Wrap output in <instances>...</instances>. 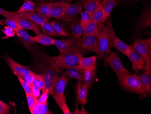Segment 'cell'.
<instances>
[{"label": "cell", "instance_id": "8992f818", "mask_svg": "<svg viewBox=\"0 0 151 114\" xmlns=\"http://www.w3.org/2000/svg\"><path fill=\"white\" fill-rule=\"evenodd\" d=\"M133 47L145 59V69H151V38L138 39L134 42Z\"/></svg>", "mask_w": 151, "mask_h": 114}, {"label": "cell", "instance_id": "ffe728a7", "mask_svg": "<svg viewBox=\"0 0 151 114\" xmlns=\"http://www.w3.org/2000/svg\"><path fill=\"white\" fill-rule=\"evenodd\" d=\"M16 33L25 48L28 51H31L32 45L35 43L32 40L31 36L22 28L16 31Z\"/></svg>", "mask_w": 151, "mask_h": 114}, {"label": "cell", "instance_id": "7402d4cb", "mask_svg": "<svg viewBox=\"0 0 151 114\" xmlns=\"http://www.w3.org/2000/svg\"><path fill=\"white\" fill-rule=\"evenodd\" d=\"M51 23L54 30L59 36H71V33L68 30V23L56 21H52Z\"/></svg>", "mask_w": 151, "mask_h": 114}, {"label": "cell", "instance_id": "9c48e42d", "mask_svg": "<svg viewBox=\"0 0 151 114\" xmlns=\"http://www.w3.org/2000/svg\"><path fill=\"white\" fill-rule=\"evenodd\" d=\"M53 45L55 46L60 53L69 51L73 48H79L81 46V38L77 39L72 36L66 40L54 39Z\"/></svg>", "mask_w": 151, "mask_h": 114}, {"label": "cell", "instance_id": "603a6c76", "mask_svg": "<svg viewBox=\"0 0 151 114\" xmlns=\"http://www.w3.org/2000/svg\"><path fill=\"white\" fill-rule=\"evenodd\" d=\"M68 27L73 37L77 39L81 38L82 34L83 33L84 30L81 24L80 19L78 17L68 23Z\"/></svg>", "mask_w": 151, "mask_h": 114}, {"label": "cell", "instance_id": "ba28073f", "mask_svg": "<svg viewBox=\"0 0 151 114\" xmlns=\"http://www.w3.org/2000/svg\"><path fill=\"white\" fill-rule=\"evenodd\" d=\"M81 10L82 4L80 1L69 3V5L63 15L58 20L61 22L69 23L78 17Z\"/></svg>", "mask_w": 151, "mask_h": 114}, {"label": "cell", "instance_id": "b9f144b4", "mask_svg": "<svg viewBox=\"0 0 151 114\" xmlns=\"http://www.w3.org/2000/svg\"><path fill=\"white\" fill-rule=\"evenodd\" d=\"M2 31L4 34L8 37H14L16 34V32L8 26H5L4 29L2 30Z\"/></svg>", "mask_w": 151, "mask_h": 114}, {"label": "cell", "instance_id": "681fc988", "mask_svg": "<svg viewBox=\"0 0 151 114\" xmlns=\"http://www.w3.org/2000/svg\"><path fill=\"white\" fill-rule=\"evenodd\" d=\"M85 0H80V1L81 2V3H82V2H83Z\"/></svg>", "mask_w": 151, "mask_h": 114}, {"label": "cell", "instance_id": "5bb4252c", "mask_svg": "<svg viewBox=\"0 0 151 114\" xmlns=\"http://www.w3.org/2000/svg\"><path fill=\"white\" fill-rule=\"evenodd\" d=\"M6 60L7 63L11 68L14 74L17 76V77L19 76L22 78L24 76L32 71L25 66L18 63L9 56H6Z\"/></svg>", "mask_w": 151, "mask_h": 114}, {"label": "cell", "instance_id": "52a82bcc", "mask_svg": "<svg viewBox=\"0 0 151 114\" xmlns=\"http://www.w3.org/2000/svg\"><path fill=\"white\" fill-rule=\"evenodd\" d=\"M103 59L115 72L119 81L130 73L125 68L118 54L115 52H112L108 56L104 57Z\"/></svg>", "mask_w": 151, "mask_h": 114}, {"label": "cell", "instance_id": "f35d334b", "mask_svg": "<svg viewBox=\"0 0 151 114\" xmlns=\"http://www.w3.org/2000/svg\"><path fill=\"white\" fill-rule=\"evenodd\" d=\"M18 79L19 81V82L23 87L25 93L29 94L32 95V91H31V88H30V85L28 83H26L24 80L22 78V77L18 76Z\"/></svg>", "mask_w": 151, "mask_h": 114}, {"label": "cell", "instance_id": "7dc6e473", "mask_svg": "<svg viewBox=\"0 0 151 114\" xmlns=\"http://www.w3.org/2000/svg\"><path fill=\"white\" fill-rule=\"evenodd\" d=\"M74 0H53L54 1H62V2H70L73 1Z\"/></svg>", "mask_w": 151, "mask_h": 114}, {"label": "cell", "instance_id": "cb8c5ba5", "mask_svg": "<svg viewBox=\"0 0 151 114\" xmlns=\"http://www.w3.org/2000/svg\"><path fill=\"white\" fill-rule=\"evenodd\" d=\"M35 9L39 14L49 17L51 7L50 2H47L45 0H36Z\"/></svg>", "mask_w": 151, "mask_h": 114}, {"label": "cell", "instance_id": "d4e9b609", "mask_svg": "<svg viewBox=\"0 0 151 114\" xmlns=\"http://www.w3.org/2000/svg\"><path fill=\"white\" fill-rule=\"evenodd\" d=\"M113 47H114V48L117 49L123 54L129 57L131 50L130 45L122 41L116 36L114 40Z\"/></svg>", "mask_w": 151, "mask_h": 114}, {"label": "cell", "instance_id": "4fadbf2b", "mask_svg": "<svg viewBox=\"0 0 151 114\" xmlns=\"http://www.w3.org/2000/svg\"><path fill=\"white\" fill-rule=\"evenodd\" d=\"M130 52L129 58L132 63L133 69L138 72L145 68V59L139 53L137 52L133 46L130 45Z\"/></svg>", "mask_w": 151, "mask_h": 114}, {"label": "cell", "instance_id": "5b68a950", "mask_svg": "<svg viewBox=\"0 0 151 114\" xmlns=\"http://www.w3.org/2000/svg\"><path fill=\"white\" fill-rule=\"evenodd\" d=\"M119 82L123 88L131 92L138 94L141 98L146 97V94L142 86L139 76L129 74L123 77Z\"/></svg>", "mask_w": 151, "mask_h": 114}, {"label": "cell", "instance_id": "e0dca14e", "mask_svg": "<svg viewBox=\"0 0 151 114\" xmlns=\"http://www.w3.org/2000/svg\"><path fill=\"white\" fill-rule=\"evenodd\" d=\"M88 88L87 85L83 81H78L77 86L76 97L77 102L79 104L84 105L88 102L87 99Z\"/></svg>", "mask_w": 151, "mask_h": 114}, {"label": "cell", "instance_id": "d6986e66", "mask_svg": "<svg viewBox=\"0 0 151 114\" xmlns=\"http://www.w3.org/2000/svg\"><path fill=\"white\" fill-rule=\"evenodd\" d=\"M103 3L104 1L101 0V2L91 16L92 21L97 23V24H105L106 21Z\"/></svg>", "mask_w": 151, "mask_h": 114}, {"label": "cell", "instance_id": "7c38bea8", "mask_svg": "<svg viewBox=\"0 0 151 114\" xmlns=\"http://www.w3.org/2000/svg\"><path fill=\"white\" fill-rule=\"evenodd\" d=\"M80 49L84 51L98 52L97 38L94 36L83 34L81 39V46Z\"/></svg>", "mask_w": 151, "mask_h": 114}, {"label": "cell", "instance_id": "4316f807", "mask_svg": "<svg viewBox=\"0 0 151 114\" xmlns=\"http://www.w3.org/2000/svg\"><path fill=\"white\" fill-rule=\"evenodd\" d=\"M31 38L35 43L45 46H52L54 43V39L43 33H40L35 36H31Z\"/></svg>", "mask_w": 151, "mask_h": 114}, {"label": "cell", "instance_id": "bcb514c9", "mask_svg": "<svg viewBox=\"0 0 151 114\" xmlns=\"http://www.w3.org/2000/svg\"><path fill=\"white\" fill-rule=\"evenodd\" d=\"M128 1H131V0H116V5H119L122 2ZM134 1H137V0H134Z\"/></svg>", "mask_w": 151, "mask_h": 114}, {"label": "cell", "instance_id": "ee69618b", "mask_svg": "<svg viewBox=\"0 0 151 114\" xmlns=\"http://www.w3.org/2000/svg\"><path fill=\"white\" fill-rule=\"evenodd\" d=\"M30 86L32 91V95L38 99L41 95V89L33 84L30 85Z\"/></svg>", "mask_w": 151, "mask_h": 114}, {"label": "cell", "instance_id": "d590c367", "mask_svg": "<svg viewBox=\"0 0 151 114\" xmlns=\"http://www.w3.org/2000/svg\"><path fill=\"white\" fill-rule=\"evenodd\" d=\"M0 24L1 25H6L11 28L16 32L19 29L22 28V27L15 21L13 20L6 19L2 20L0 21Z\"/></svg>", "mask_w": 151, "mask_h": 114}, {"label": "cell", "instance_id": "4dcf8cb0", "mask_svg": "<svg viewBox=\"0 0 151 114\" xmlns=\"http://www.w3.org/2000/svg\"><path fill=\"white\" fill-rule=\"evenodd\" d=\"M35 3L34 0H24L22 7L16 11V12H35Z\"/></svg>", "mask_w": 151, "mask_h": 114}, {"label": "cell", "instance_id": "8fae6325", "mask_svg": "<svg viewBox=\"0 0 151 114\" xmlns=\"http://www.w3.org/2000/svg\"><path fill=\"white\" fill-rule=\"evenodd\" d=\"M11 19L17 22L24 29L29 30L33 31L36 35L41 33L40 25L35 23L28 19L22 17L17 16L14 12V15Z\"/></svg>", "mask_w": 151, "mask_h": 114}, {"label": "cell", "instance_id": "30bf717a", "mask_svg": "<svg viewBox=\"0 0 151 114\" xmlns=\"http://www.w3.org/2000/svg\"><path fill=\"white\" fill-rule=\"evenodd\" d=\"M151 26V7L149 5L145 8L139 19L137 23L135 31L137 34H141L143 30Z\"/></svg>", "mask_w": 151, "mask_h": 114}, {"label": "cell", "instance_id": "836d02e7", "mask_svg": "<svg viewBox=\"0 0 151 114\" xmlns=\"http://www.w3.org/2000/svg\"><path fill=\"white\" fill-rule=\"evenodd\" d=\"M104 9L106 13V19L111 17L114 8L116 6V0H103Z\"/></svg>", "mask_w": 151, "mask_h": 114}, {"label": "cell", "instance_id": "e575fe53", "mask_svg": "<svg viewBox=\"0 0 151 114\" xmlns=\"http://www.w3.org/2000/svg\"><path fill=\"white\" fill-rule=\"evenodd\" d=\"M33 85L39 87L41 90L45 89V80L44 76L41 74H34V79Z\"/></svg>", "mask_w": 151, "mask_h": 114}, {"label": "cell", "instance_id": "44dd1931", "mask_svg": "<svg viewBox=\"0 0 151 114\" xmlns=\"http://www.w3.org/2000/svg\"><path fill=\"white\" fill-rule=\"evenodd\" d=\"M142 89L146 94H150L151 92V69L145 70V73L139 76Z\"/></svg>", "mask_w": 151, "mask_h": 114}, {"label": "cell", "instance_id": "ab89813d", "mask_svg": "<svg viewBox=\"0 0 151 114\" xmlns=\"http://www.w3.org/2000/svg\"><path fill=\"white\" fill-rule=\"evenodd\" d=\"M11 111V107L9 105L0 100V114H9Z\"/></svg>", "mask_w": 151, "mask_h": 114}, {"label": "cell", "instance_id": "c3c4849f", "mask_svg": "<svg viewBox=\"0 0 151 114\" xmlns=\"http://www.w3.org/2000/svg\"><path fill=\"white\" fill-rule=\"evenodd\" d=\"M45 1H50V2H53V0H45Z\"/></svg>", "mask_w": 151, "mask_h": 114}, {"label": "cell", "instance_id": "6da1fadb", "mask_svg": "<svg viewBox=\"0 0 151 114\" xmlns=\"http://www.w3.org/2000/svg\"><path fill=\"white\" fill-rule=\"evenodd\" d=\"M31 51L35 59L36 66L45 78V90L52 95L54 77L57 74L54 61L52 57L36 47L32 46Z\"/></svg>", "mask_w": 151, "mask_h": 114}, {"label": "cell", "instance_id": "7a4b0ae2", "mask_svg": "<svg viewBox=\"0 0 151 114\" xmlns=\"http://www.w3.org/2000/svg\"><path fill=\"white\" fill-rule=\"evenodd\" d=\"M97 27L99 34L97 37V55L99 58L103 59L112 52V47L116 36L113 28L111 16L106 20L105 24H97Z\"/></svg>", "mask_w": 151, "mask_h": 114}, {"label": "cell", "instance_id": "2e32d148", "mask_svg": "<svg viewBox=\"0 0 151 114\" xmlns=\"http://www.w3.org/2000/svg\"><path fill=\"white\" fill-rule=\"evenodd\" d=\"M69 3L62 1L50 2L51 10L49 17L50 18H56L58 19L60 18L68 7Z\"/></svg>", "mask_w": 151, "mask_h": 114}, {"label": "cell", "instance_id": "f1b7e54d", "mask_svg": "<svg viewBox=\"0 0 151 114\" xmlns=\"http://www.w3.org/2000/svg\"><path fill=\"white\" fill-rule=\"evenodd\" d=\"M40 30L44 34L50 37H58L57 33L54 30L51 22L47 21L40 25Z\"/></svg>", "mask_w": 151, "mask_h": 114}, {"label": "cell", "instance_id": "277c9868", "mask_svg": "<svg viewBox=\"0 0 151 114\" xmlns=\"http://www.w3.org/2000/svg\"><path fill=\"white\" fill-rule=\"evenodd\" d=\"M83 57L79 48H73L58 56L52 57L57 73H60L68 67L76 65Z\"/></svg>", "mask_w": 151, "mask_h": 114}, {"label": "cell", "instance_id": "74e56055", "mask_svg": "<svg viewBox=\"0 0 151 114\" xmlns=\"http://www.w3.org/2000/svg\"><path fill=\"white\" fill-rule=\"evenodd\" d=\"M25 95L27 98L29 108L30 110V113L33 114L34 108L35 106V97H34L33 95L25 93Z\"/></svg>", "mask_w": 151, "mask_h": 114}, {"label": "cell", "instance_id": "83f0119b", "mask_svg": "<svg viewBox=\"0 0 151 114\" xmlns=\"http://www.w3.org/2000/svg\"><path fill=\"white\" fill-rule=\"evenodd\" d=\"M101 2V0H85L81 3L86 12L91 16L96 8Z\"/></svg>", "mask_w": 151, "mask_h": 114}, {"label": "cell", "instance_id": "1f68e13d", "mask_svg": "<svg viewBox=\"0 0 151 114\" xmlns=\"http://www.w3.org/2000/svg\"><path fill=\"white\" fill-rule=\"evenodd\" d=\"M52 114L49 110L47 104H40L38 99L35 97V106L34 108L33 114Z\"/></svg>", "mask_w": 151, "mask_h": 114}, {"label": "cell", "instance_id": "9a60e30c", "mask_svg": "<svg viewBox=\"0 0 151 114\" xmlns=\"http://www.w3.org/2000/svg\"><path fill=\"white\" fill-rule=\"evenodd\" d=\"M15 14L18 17L28 19L38 25H40L47 21H50V17L46 16H43L38 13L33 12H14Z\"/></svg>", "mask_w": 151, "mask_h": 114}, {"label": "cell", "instance_id": "7bdbcfd3", "mask_svg": "<svg viewBox=\"0 0 151 114\" xmlns=\"http://www.w3.org/2000/svg\"><path fill=\"white\" fill-rule=\"evenodd\" d=\"M34 74L35 73L34 72L31 71V72L29 73L28 74L24 76L22 78L24 80L26 83L29 84V85H32L34 79Z\"/></svg>", "mask_w": 151, "mask_h": 114}, {"label": "cell", "instance_id": "484cf974", "mask_svg": "<svg viewBox=\"0 0 151 114\" xmlns=\"http://www.w3.org/2000/svg\"><path fill=\"white\" fill-rule=\"evenodd\" d=\"M96 65L85 69L83 81L87 85L89 89L94 83L96 76Z\"/></svg>", "mask_w": 151, "mask_h": 114}, {"label": "cell", "instance_id": "d6a6232c", "mask_svg": "<svg viewBox=\"0 0 151 114\" xmlns=\"http://www.w3.org/2000/svg\"><path fill=\"white\" fill-rule=\"evenodd\" d=\"M97 58L95 56L83 57L79 62V65H80L84 69L88 68L96 64Z\"/></svg>", "mask_w": 151, "mask_h": 114}, {"label": "cell", "instance_id": "f546056e", "mask_svg": "<svg viewBox=\"0 0 151 114\" xmlns=\"http://www.w3.org/2000/svg\"><path fill=\"white\" fill-rule=\"evenodd\" d=\"M83 30V34L94 36L97 38L99 36L97 23L92 20L87 25Z\"/></svg>", "mask_w": 151, "mask_h": 114}, {"label": "cell", "instance_id": "60d3db41", "mask_svg": "<svg viewBox=\"0 0 151 114\" xmlns=\"http://www.w3.org/2000/svg\"><path fill=\"white\" fill-rule=\"evenodd\" d=\"M49 93L45 90H43L42 94L39 97L38 102L40 104H47V99L49 97Z\"/></svg>", "mask_w": 151, "mask_h": 114}, {"label": "cell", "instance_id": "ac0fdd59", "mask_svg": "<svg viewBox=\"0 0 151 114\" xmlns=\"http://www.w3.org/2000/svg\"><path fill=\"white\" fill-rule=\"evenodd\" d=\"M63 74L77 79L78 81H83L85 69L80 65H75L68 67Z\"/></svg>", "mask_w": 151, "mask_h": 114}, {"label": "cell", "instance_id": "f6af8a7d", "mask_svg": "<svg viewBox=\"0 0 151 114\" xmlns=\"http://www.w3.org/2000/svg\"><path fill=\"white\" fill-rule=\"evenodd\" d=\"M14 12L6 11L0 7V15L5 17L6 19H11L13 16Z\"/></svg>", "mask_w": 151, "mask_h": 114}, {"label": "cell", "instance_id": "3957f363", "mask_svg": "<svg viewBox=\"0 0 151 114\" xmlns=\"http://www.w3.org/2000/svg\"><path fill=\"white\" fill-rule=\"evenodd\" d=\"M69 81V79L63 74L61 76L57 74L53 81L52 96L64 114H72L67 105L64 96L66 86Z\"/></svg>", "mask_w": 151, "mask_h": 114}, {"label": "cell", "instance_id": "8d00e7d4", "mask_svg": "<svg viewBox=\"0 0 151 114\" xmlns=\"http://www.w3.org/2000/svg\"><path fill=\"white\" fill-rule=\"evenodd\" d=\"M80 14L81 24L84 29L87 25L92 20L91 17L86 11H81Z\"/></svg>", "mask_w": 151, "mask_h": 114}]
</instances>
